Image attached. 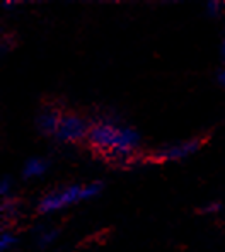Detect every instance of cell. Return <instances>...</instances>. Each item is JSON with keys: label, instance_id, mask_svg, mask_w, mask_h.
Listing matches in <instances>:
<instances>
[{"label": "cell", "instance_id": "cell-1", "mask_svg": "<svg viewBox=\"0 0 225 252\" xmlns=\"http://www.w3.org/2000/svg\"><path fill=\"white\" fill-rule=\"evenodd\" d=\"M87 142L96 152L113 158V160H131L138 152L142 138L131 126L114 123L109 120L96 121L91 126Z\"/></svg>", "mask_w": 225, "mask_h": 252}, {"label": "cell", "instance_id": "cell-2", "mask_svg": "<svg viewBox=\"0 0 225 252\" xmlns=\"http://www.w3.org/2000/svg\"><path fill=\"white\" fill-rule=\"evenodd\" d=\"M104 184L101 181H92L87 184H70V186H64L57 191H51L43 196L38 201V213L50 215L62 211L68 206H73L80 201H87L102 192Z\"/></svg>", "mask_w": 225, "mask_h": 252}, {"label": "cell", "instance_id": "cell-3", "mask_svg": "<svg viewBox=\"0 0 225 252\" xmlns=\"http://www.w3.org/2000/svg\"><path fill=\"white\" fill-rule=\"evenodd\" d=\"M92 123L77 113H64L55 138L62 143H79L89 138Z\"/></svg>", "mask_w": 225, "mask_h": 252}, {"label": "cell", "instance_id": "cell-4", "mask_svg": "<svg viewBox=\"0 0 225 252\" xmlns=\"http://www.w3.org/2000/svg\"><path fill=\"white\" fill-rule=\"evenodd\" d=\"M203 147V140L201 138H190L184 140V142H176L171 143L167 147H162L161 150H157L154 154V160L156 162H178L184 160V158L191 157L196 152H200Z\"/></svg>", "mask_w": 225, "mask_h": 252}, {"label": "cell", "instance_id": "cell-5", "mask_svg": "<svg viewBox=\"0 0 225 252\" xmlns=\"http://www.w3.org/2000/svg\"><path fill=\"white\" fill-rule=\"evenodd\" d=\"M62 116H64V113L58 107L45 106L36 116V128L41 135L55 136L58 131V126H60Z\"/></svg>", "mask_w": 225, "mask_h": 252}, {"label": "cell", "instance_id": "cell-6", "mask_svg": "<svg viewBox=\"0 0 225 252\" xmlns=\"http://www.w3.org/2000/svg\"><path fill=\"white\" fill-rule=\"evenodd\" d=\"M50 169V162L43 157H31L26 160L23 167V177L24 179H36L46 174V170Z\"/></svg>", "mask_w": 225, "mask_h": 252}, {"label": "cell", "instance_id": "cell-7", "mask_svg": "<svg viewBox=\"0 0 225 252\" xmlns=\"http://www.w3.org/2000/svg\"><path fill=\"white\" fill-rule=\"evenodd\" d=\"M57 239H58V230H57V228H45V230L38 232L36 242H38L39 249H46V247H50Z\"/></svg>", "mask_w": 225, "mask_h": 252}, {"label": "cell", "instance_id": "cell-8", "mask_svg": "<svg viewBox=\"0 0 225 252\" xmlns=\"http://www.w3.org/2000/svg\"><path fill=\"white\" fill-rule=\"evenodd\" d=\"M17 237L10 230H3L0 233V252H9L16 247Z\"/></svg>", "mask_w": 225, "mask_h": 252}, {"label": "cell", "instance_id": "cell-9", "mask_svg": "<svg viewBox=\"0 0 225 252\" xmlns=\"http://www.w3.org/2000/svg\"><path fill=\"white\" fill-rule=\"evenodd\" d=\"M220 210H222V205L219 201H212V203H206L205 206H201L200 213L205 215V217H210V215H217Z\"/></svg>", "mask_w": 225, "mask_h": 252}, {"label": "cell", "instance_id": "cell-10", "mask_svg": "<svg viewBox=\"0 0 225 252\" xmlns=\"http://www.w3.org/2000/svg\"><path fill=\"white\" fill-rule=\"evenodd\" d=\"M222 7H224V2H219V0L206 2V14H208V16H212V17L220 16V12H222Z\"/></svg>", "mask_w": 225, "mask_h": 252}, {"label": "cell", "instance_id": "cell-11", "mask_svg": "<svg viewBox=\"0 0 225 252\" xmlns=\"http://www.w3.org/2000/svg\"><path fill=\"white\" fill-rule=\"evenodd\" d=\"M10 189H12V181H10L9 177H3V179L0 181V194H2V198H9Z\"/></svg>", "mask_w": 225, "mask_h": 252}, {"label": "cell", "instance_id": "cell-12", "mask_svg": "<svg viewBox=\"0 0 225 252\" xmlns=\"http://www.w3.org/2000/svg\"><path fill=\"white\" fill-rule=\"evenodd\" d=\"M217 82L222 85V87H225V65L219 70V73H217Z\"/></svg>", "mask_w": 225, "mask_h": 252}, {"label": "cell", "instance_id": "cell-13", "mask_svg": "<svg viewBox=\"0 0 225 252\" xmlns=\"http://www.w3.org/2000/svg\"><path fill=\"white\" fill-rule=\"evenodd\" d=\"M220 57H222L224 65H225V34H224V38H222V43H220Z\"/></svg>", "mask_w": 225, "mask_h": 252}]
</instances>
